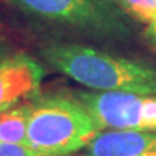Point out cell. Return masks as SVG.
Listing matches in <instances>:
<instances>
[{
    "label": "cell",
    "mask_w": 156,
    "mask_h": 156,
    "mask_svg": "<svg viewBox=\"0 0 156 156\" xmlns=\"http://www.w3.org/2000/svg\"><path fill=\"white\" fill-rule=\"evenodd\" d=\"M41 56L55 70L92 91L156 95V68L144 62L66 42L47 43Z\"/></svg>",
    "instance_id": "6da1fadb"
},
{
    "label": "cell",
    "mask_w": 156,
    "mask_h": 156,
    "mask_svg": "<svg viewBox=\"0 0 156 156\" xmlns=\"http://www.w3.org/2000/svg\"><path fill=\"white\" fill-rule=\"evenodd\" d=\"M29 104L27 146L42 152L73 156L103 131L73 94L38 95Z\"/></svg>",
    "instance_id": "7a4b0ae2"
},
{
    "label": "cell",
    "mask_w": 156,
    "mask_h": 156,
    "mask_svg": "<svg viewBox=\"0 0 156 156\" xmlns=\"http://www.w3.org/2000/svg\"><path fill=\"white\" fill-rule=\"evenodd\" d=\"M30 16L101 38L130 34L128 14L113 0H13Z\"/></svg>",
    "instance_id": "3957f363"
},
{
    "label": "cell",
    "mask_w": 156,
    "mask_h": 156,
    "mask_svg": "<svg viewBox=\"0 0 156 156\" xmlns=\"http://www.w3.org/2000/svg\"><path fill=\"white\" fill-rule=\"evenodd\" d=\"M101 130L156 131V95L121 91H74Z\"/></svg>",
    "instance_id": "277c9868"
},
{
    "label": "cell",
    "mask_w": 156,
    "mask_h": 156,
    "mask_svg": "<svg viewBox=\"0 0 156 156\" xmlns=\"http://www.w3.org/2000/svg\"><path fill=\"white\" fill-rule=\"evenodd\" d=\"M43 68L26 53H9L0 60V113L39 95Z\"/></svg>",
    "instance_id": "5b68a950"
},
{
    "label": "cell",
    "mask_w": 156,
    "mask_h": 156,
    "mask_svg": "<svg viewBox=\"0 0 156 156\" xmlns=\"http://www.w3.org/2000/svg\"><path fill=\"white\" fill-rule=\"evenodd\" d=\"M156 150V131L103 130L74 156H135Z\"/></svg>",
    "instance_id": "8992f818"
},
{
    "label": "cell",
    "mask_w": 156,
    "mask_h": 156,
    "mask_svg": "<svg viewBox=\"0 0 156 156\" xmlns=\"http://www.w3.org/2000/svg\"><path fill=\"white\" fill-rule=\"evenodd\" d=\"M30 104L16 105L0 113V143L27 146V121Z\"/></svg>",
    "instance_id": "52a82bcc"
},
{
    "label": "cell",
    "mask_w": 156,
    "mask_h": 156,
    "mask_svg": "<svg viewBox=\"0 0 156 156\" xmlns=\"http://www.w3.org/2000/svg\"><path fill=\"white\" fill-rule=\"evenodd\" d=\"M129 17L150 23L156 20V0H113Z\"/></svg>",
    "instance_id": "ba28073f"
},
{
    "label": "cell",
    "mask_w": 156,
    "mask_h": 156,
    "mask_svg": "<svg viewBox=\"0 0 156 156\" xmlns=\"http://www.w3.org/2000/svg\"><path fill=\"white\" fill-rule=\"evenodd\" d=\"M0 156H60V155L46 154L25 144L0 143Z\"/></svg>",
    "instance_id": "9c48e42d"
},
{
    "label": "cell",
    "mask_w": 156,
    "mask_h": 156,
    "mask_svg": "<svg viewBox=\"0 0 156 156\" xmlns=\"http://www.w3.org/2000/svg\"><path fill=\"white\" fill-rule=\"evenodd\" d=\"M144 34H146V37H147L148 41L152 43L154 48L156 50V20L147 23V29H146Z\"/></svg>",
    "instance_id": "30bf717a"
},
{
    "label": "cell",
    "mask_w": 156,
    "mask_h": 156,
    "mask_svg": "<svg viewBox=\"0 0 156 156\" xmlns=\"http://www.w3.org/2000/svg\"><path fill=\"white\" fill-rule=\"evenodd\" d=\"M11 52V47L8 46V43L5 41H3V39H0V60L4 58L5 56H8Z\"/></svg>",
    "instance_id": "8fae6325"
},
{
    "label": "cell",
    "mask_w": 156,
    "mask_h": 156,
    "mask_svg": "<svg viewBox=\"0 0 156 156\" xmlns=\"http://www.w3.org/2000/svg\"><path fill=\"white\" fill-rule=\"evenodd\" d=\"M135 156H156V150H154V151H147V152H142V154L135 155Z\"/></svg>",
    "instance_id": "7c38bea8"
}]
</instances>
